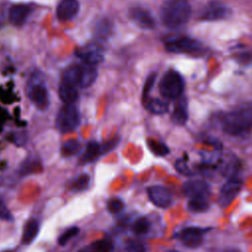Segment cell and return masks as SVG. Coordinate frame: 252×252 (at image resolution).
Wrapping results in <instances>:
<instances>
[{"label":"cell","instance_id":"6da1fadb","mask_svg":"<svg viewBox=\"0 0 252 252\" xmlns=\"http://www.w3.org/2000/svg\"><path fill=\"white\" fill-rule=\"evenodd\" d=\"M191 16V6L187 0H166L160 8L162 23L170 29L185 25Z\"/></svg>","mask_w":252,"mask_h":252},{"label":"cell","instance_id":"7a4b0ae2","mask_svg":"<svg viewBox=\"0 0 252 252\" xmlns=\"http://www.w3.org/2000/svg\"><path fill=\"white\" fill-rule=\"evenodd\" d=\"M222 130L233 136L248 133L252 129V104L226 113L221 119Z\"/></svg>","mask_w":252,"mask_h":252},{"label":"cell","instance_id":"3957f363","mask_svg":"<svg viewBox=\"0 0 252 252\" xmlns=\"http://www.w3.org/2000/svg\"><path fill=\"white\" fill-rule=\"evenodd\" d=\"M97 78L95 66L86 63H77L68 66L62 76V82L70 84L76 88L86 89L91 87Z\"/></svg>","mask_w":252,"mask_h":252},{"label":"cell","instance_id":"277c9868","mask_svg":"<svg viewBox=\"0 0 252 252\" xmlns=\"http://www.w3.org/2000/svg\"><path fill=\"white\" fill-rule=\"evenodd\" d=\"M184 82L181 75L175 70H168L162 76L159 83V91L163 98L177 99L181 96Z\"/></svg>","mask_w":252,"mask_h":252},{"label":"cell","instance_id":"5b68a950","mask_svg":"<svg viewBox=\"0 0 252 252\" xmlns=\"http://www.w3.org/2000/svg\"><path fill=\"white\" fill-rule=\"evenodd\" d=\"M29 96L31 101L40 110H44L49 105L48 90L44 84L42 75L32 74L29 83Z\"/></svg>","mask_w":252,"mask_h":252},{"label":"cell","instance_id":"8992f818","mask_svg":"<svg viewBox=\"0 0 252 252\" xmlns=\"http://www.w3.org/2000/svg\"><path fill=\"white\" fill-rule=\"evenodd\" d=\"M81 117L79 109L75 104H64L56 116V126L62 133H70L78 128Z\"/></svg>","mask_w":252,"mask_h":252},{"label":"cell","instance_id":"52a82bcc","mask_svg":"<svg viewBox=\"0 0 252 252\" xmlns=\"http://www.w3.org/2000/svg\"><path fill=\"white\" fill-rule=\"evenodd\" d=\"M165 48L169 52L185 53L190 55H201L204 52L203 44L188 36H181L168 40L165 43Z\"/></svg>","mask_w":252,"mask_h":252},{"label":"cell","instance_id":"ba28073f","mask_svg":"<svg viewBox=\"0 0 252 252\" xmlns=\"http://www.w3.org/2000/svg\"><path fill=\"white\" fill-rule=\"evenodd\" d=\"M209 230L208 227H196L190 226L183 228L177 233L178 239L182 242V244L188 248H197L203 243L204 234Z\"/></svg>","mask_w":252,"mask_h":252},{"label":"cell","instance_id":"9c48e42d","mask_svg":"<svg viewBox=\"0 0 252 252\" xmlns=\"http://www.w3.org/2000/svg\"><path fill=\"white\" fill-rule=\"evenodd\" d=\"M230 14L229 8L219 1L209 2L201 11L200 19L203 21H216L226 18Z\"/></svg>","mask_w":252,"mask_h":252},{"label":"cell","instance_id":"30bf717a","mask_svg":"<svg viewBox=\"0 0 252 252\" xmlns=\"http://www.w3.org/2000/svg\"><path fill=\"white\" fill-rule=\"evenodd\" d=\"M242 182L237 178H230L220 188L219 202L221 207H227L239 194Z\"/></svg>","mask_w":252,"mask_h":252},{"label":"cell","instance_id":"8fae6325","mask_svg":"<svg viewBox=\"0 0 252 252\" xmlns=\"http://www.w3.org/2000/svg\"><path fill=\"white\" fill-rule=\"evenodd\" d=\"M147 191L152 203L158 208H166L172 202L171 192L161 185L150 186Z\"/></svg>","mask_w":252,"mask_h":252},{"label":"cell","instance_id":"7c38bea8","mask_svg":"<svg viewBox=\"0 0 252 252\" xmlns=\"http://www.w3.org/2000/svg\"><path fill=\"white\" fill-rule=\"evenodd\" d=\"M80 9L78 0H60L56 7V18L59 22H68L74 19Z\"/></svg>","mask_w":252,"mask_h":252},{"label":"cell","instance_id":"4fadbf2b","mask_svg":"<svg viewBox=\"0 0 252 252\" xmlns=\"http://www.w3.org/2000/svg\"><path fill=\"white\" fill-rule=\"evenodd\" d=\"M182 193L190 198H207L210 192L209 184L203 180H191L182 185Z\"/></svg>","mask_w":252,"mask_h":252},{"label":"cell","instance_id":"5bb4252c","mask_svg":"<svg viewBox=\"0 0 252 252\" xmlns=\"http://www.w3.org/2000/svg\"><path fill=\"white\" fill-rule=\"evenodd\" d=\"M78 57L83 63L96 66L103 60V53L97 44H89L78 51Z\"/></svg>","mask_w":252,"mask_h":252},{"label":"cell","instance_id":"9a60e30c","mask_svg":"<svg viewBox=\"0 0 252 252\" xmlns=\"http://www.w3.org/2000/svg\"><path fill=\"white\" fill-rule=\"evenodd\" d=\"M129 15L131 20L140 28L153 29L156 25L154 17L150 13V11L145 8L134 7L130 10Z\"/></svg>","mask_w":252,"mask_h":252},{"label":"cell","instance_id":"2e32d148","mask_svg":"<svg viewBox=\"0 0 252 252\" xmlns=\"http://www.w3.org/2000/svg\"><path fill=\"white\" fill-rule=\"evenodd\" d=\"M32 13V7L28 4H15L9 8L8 18L14 26H22Z\"/></svg>","mask_w":252,"mask_h":252},{"label":"cell","instance_id":"e0dca14e","mask_svg":"<svg viewBox=\"0 0 252 252\" xmlns=\"http://www.w3.org/2000/svg\"><path fill=\"white\" fill-rule=\"evenodd\" d=\"M58 96L64 104H75L79 97V92L76 87L62 82L58 88Z\"/></svg>","mask_w":252,"mask_h":252},{"label":"cell","instance_id":"ac0fdd59","mask_svg":"<svg viewBox=\"0 0 252 252\" xmlns=\"http://www.w3.org/2000/svg\"><path fill=\"white\" fill-rule=\"evenodd\" d=\"M171 118H172V121L177 125H184L187 122L188 112H187V101L185 97L180 96L177 98V101L174 104Z\"/></svg>","mask_w":252,"mask_h":252},{"label":"cell","instance_id":"d6986e66","mask_svg":"<svg viewBox=\"0 0 252 252\" xmlns=\"http://www.w3.org/2000/svg\"><path fill=\"white\" fill-rule=\"evenodd\" d=\"M39 231V223L36 219H30L26 222L22 234V243L25 245H28L32 243L35 237L37 236V233Z\"/></svg>","mask_w":252,"mask_h":252},{"label":"cell","instance_id":"ffe728a7","mask_svg":"<svg viewBox=\"0 0 252 252\" xmlns=\"http://www.w3.org/2000/svg\"><path fill=\"white\" fill-rule=\"evenodd\" d=\"M101 155H103L101 145H99L98 143H96L94 141L89 142L87 147H86V150H85L84 154L82 155L81 162L82 163L93 162L94 160H95Z\"/></svg>","mask_w":252,"mask_h":252},{"label":"cell","instance_id":"44dd1931","mask_svg":"<svg viewBox=\"0 0 252 252\" xmlns=\"http://www.w3.org/2000/svg\"><path fill=\"white\" fill-rule=\"evenodd\" d=\"M113 244L109 239H99L92 242L90 245L83 247L78 252H111Z\"/></svg>","mask_w":252,"mask_h":252},{"label":"cell","instance_id":"7402d4cb","mask_svg":"<svg viewBox=\"0 0 252 252\" xmlns=\"http://www.w3.org/2000/svg\"><path fill=\"white\" fill-rule=\"evenodd\" d=\"M209 209L207 198H191L187 203V210L191 213H203Z\"/></svg>","mask_w":252,"mask_h":252},{"label":"cell","instance_id":"603a6c76","mask_svg":"<svg viewBox=\"0 0 252 252\" xmlns=\"http://www.w3.org/2000/svg\"><path fill=\"white\" fill-rule=\"evenodd\" d=\"M167 102L164 99L153 98L146 101L147 109L155 114H162L167 110Z\"/></svg>","mask_w":252,"mask_h":252},{"label":"cell","instance_id":"cb8c5ba5","mask_svg":"<svg viewBox=\"0 0 252 252\" xmlns=\"http://www.w3.org/2000/svg\"><path fill=\"white\" fill-rule=\"evenodd\" d=\"M150 221L148 219L142 217L137 219L131 225V229L132 231L136 234V235H141V234H145L150 230Z\"/></svg>","mask_w":252,"mask_h":252},{"label":"cell","instance_id":"d4e9b609","mask_svg":"<svg viewBox=\"0 0 252 252\" xmlns=\"http://www.w3.org/2000/svg\"><path fill=\"white\" fill-rule=\"evenodd\" d=\"M81 149V144L77 140H68L66 141L61 148V153L64 157H70V156H75L76 154L79 153Z\"/></svg>","mask_w":252,"mask_h":252},{"label":"cell","instance_id":"484cf974","mask_svg":"<svg viewBox=\"0 0 252 252\" xmlns=\"http://www.w3.org/2000/svg\"><path fill=\"white\" fill-rule=\"evenodd\" d=\"M148 147L151 150V152L154 153L156 156L163 157L169 153V149L163 143L154 139L148 140Z\"/></svg>","mask_w":252,"mask_h":252},{"label":"cell","instance_id":"4316f807","mask_svg":"<svg viewBox=\"0 0 252 252\" xmlns=\"http://www.w3.org/2000/svg\"><path fill=\"white\" fill-rule=\"evenodd\" d=\"M79 231H80V229L77 226H72V227L67 228L63 233L60 234V236L58 238L59 245H65L71 238L76 236L79 233Z\"/></svg>","mask_w":252,"mask_h":252},{"label":"cell","instance_id":"83f0119b","mask_svg":"<svg viewBox=\"0 0 252 252\" xmlns=\"http://www.w3.org/2000/svg\"><path fill=\"white\" fill-rule=\"evenodd\" d=\"M90 184V176L86 173L79 175L73 182V189L77 191H83L88 188Z\"/></svg>","mask_w":252,"mask_h":252},{"label":"cell","instance_id":"f1b7e54d","mask_svg":"<svg viewBox=\"0 0 252 252\" xmlns=\"http://www.w3.org/2000/svg\"><path fill=\"white\" fill-rule=\"evenodd\" d=\"M107 210L111 214H117L123 210V202L118 198H111L107 201L106 204Z\"/></svg>","mask_w":252,"mask_h":252},{"label":"cell","instance_id":"f546056e","mask_svg":"<svg viewBox=\"0 0 252 252\" xmlns=\"http://www.w3.org/2000/svg\"><path fill=\"white\" fill-rule=\"evenodd\" d=\"M125 248L127 252H146L144 245L136 239L127 240Z\"/></svg>","mask_w":252,"mask_h":252},{"label":"cell","instance_id":"4dcf8cb0","mask_svg":"<svg viewBox=\"0 0 252 252\" xmlns=\"http://www.w3.org/2000/svg\"><path fill=\"white\" fill-rule=\"evenodd\" d=\"M155 80H156V74H151L147 81H146V84H145V87H144V90H143V99L147 101L148 99V96H149V94L154 86V83H155Z\"/></svg>","mask_w":252,"mask_h":252},{"label":"cell","instance_id":"1f68e13d","mask_svg":"<svg viewBox=\"0 0 252 252\" xmlns=\"http://www.w3.org/2000/svg\"><path fill=\"white\" fill-rule=\"evenodd\" d=\"M0 219L8 221L13 220V216L1 197H0Z\"/></svg>","mask_w":252,"mask_h":252},{"label":"cell","instance_id":"d6a6232c","mask_svg":"<svg viewBox=\"0 0 252 252\" xmlns=\"http://www.w3.org/2000/svg\"><path fill=\"white\" fill-rule=\"evenodd\" d=\"M175 168H176L180 173H182V174H184V175H191V174H192L190 168L188 167V165L186 164V162H185L184 159H178V160H176V162H175Z\"/></svg>","mask_w":252,"mask_h":252},{"label":"cell","instance_id":"836d02e7","mask_svg":"<svg viewBox=\"0 0 252 252\" xmlns=\"http://www.w3.org/2000/svg\"><path fill=\"white\" fill-rule=\"evenodd\" d=\"M96 30L98 34H100L101 36H105L110 31V25L107 23V21H102L97 25Z\"/></svg>","mask_w":252,"mask_h":252},{"label":"cell","instance_id":"e575fe53","mask_svg":"<svg viewBox=\"0 0 252 252\" xmlns=\"http://www.w3.org/2000/svg\"><path fill=\"white\" fill-rule=\"evenodd\" d=\"M224 252H240V251L235 248H229V249H226Z\"/></svg>","mask_w":252,"mask_h":252},{"label":"cell","instance_id":"d590c367","mask_svg":"<svg viewBox=\"0 0 252 252\" xmlns=\"http://www.w3.org/2000/svg\"><path fill=\"white\" fill-rule=\"evenodd\" d=\"M167 252H177V251H173V250H171V251H167Z\"/></svg>","mask_w":252,"mask_h":252}]
</instances>
